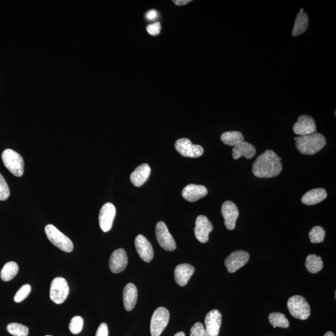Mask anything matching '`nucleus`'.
I'll return each mask as SVG.
<instances>
[{
	"instance_id": "obj_23",
	"label": "nucleus",
	"mask_w": 336,
	"mask_h": 336,
	"mask_svg": "<svg viewBox=\"0 0 336 336\" xmlns=\"http://www.w3.org/2000/svg\"><path fill=\"white\" fill-rule=\"evenodd\" d=\"M326 190L322 188H318L309 190L302 196V202L308 206L315 205L322 202L327 198Z\"/></svg>"
},
{
	"instance_id": "obj_14",
	"label": "nucleus",
	"mask_w": 336,
	"mask_h": 336,
	"mask_svg": "<svg viewBox=\"0 0 336 336\" xmlns=\"http://www.w3.org/2000/svg\"><path fill=\"white\" fill-rule=\"evenodd\" d=\"M221 212L226 228L229 230H234L239 216L238 208L231 201H226L222 206Z\"/></svg>"
},
{
	"instance_id": "obj_27",
	"label": "nucleus",
	"mask_w": 336,
	"mask_h": 336,
	"mask_svg": "<svg viewBox=\"0 0 336 336\" xmlns=\"http://www.w3.org/2000/svg\"><path fill=\"white\" fill-rule=\"evenodd\" d=\"M305 266L310 273L316 274L322 269L323 262L320 256L313 254H309L307 256Z\"/></svg>"
},
{
	"instance_id": "obj_1",
	"label": "nucleus",
	"mask_w": 336,
	"mask_h": 336,
	"mask_svg": "<svg viewBox=\"0 0 336 336\" xmlns=\"http://www.w3.org/2000/svg\"><path fill=\"white\" fill-rule=\"evenodd\" d=\"M282 170L281 158L272 150H266L256 158L252 172L257 178H270L277 176Z\"/></svg>"
},
{
	"instance_id": "obj_40",
	"label": "nucleus",
	"mask_w": 336,
	"mask_h": 336,
	"mask_svg": "<svg viewBox=\"0 0 336 336\" xmlns=\"http://www.w3.org/2000/svg\"><path fill=\"white\" fill-rule=\"evenodd\" d=\"M324 336H336L334 335V333H333L332 332H327L326 333V334H324Z\"/></svg>"
},
{
	"instance_id": "obj_29",
	"label": "nucleus",
	"mask_w": 336,
	"mask_h": 336,
	"mask_svg": "<svg viewBox=\"0 0 336 336\" xmlns=\"http://www.w3.org/2000/svg\"><path fill=\"white\" fill-rule=\"evenodd\" d=\"M8 332L14 336H28L29 335V328L20 323H10L7 326Z\"/></svg>"
},
{
	"instance_id": "obj_32",
	"label": "nucleus",
	"mask_w": 336,
	"mask_h": 336,
	"mask_svg": "<svg viewBox=\"0 0 336 336\" xmlns=\"http://www.w3.org/2000/svg\"><path fill=\"white\" fill-rule=\"evenodd\" d=\"M30 291H32V286L30 284H26L20 288L18 291L16 292L14 297V301L16 302H20L29 296Z\"/></svg>"
},
{
	"instance_id": "obj_24",
	"label": "nucleus",
	"mask_w": 336,
	"mask_h": 336,
	"mask_svg": "<svg viewBox=\"0 0 336 336\" xmlns=\"http://www.w3.org/2000/svg\"><path fill=\"white\" fill-rule=\"evenodd\" d=\"M304 8L301 9L298 14L295 20L294 29L292 30V35L298 36L306 32L309 25V19L308 15L304 12Z\"/></svg>"
},
{
	"instance_id": "obj_4",
	"label": "nucleus",
	"mask_w": 336,
	"mask_h": 336,
	"mask_svg": "<svg viewBox=\"0 0 336 336\" xmlns=\"http://www.w3.org/2000/svg\"><path fill=\"white\" fill-rule=\"evenodd\" d=\"M288 309L292 317L306 320L310 314V308L306 299L300 295L290 297L287 302Z\"/></svg>"
},
{
	"instance_id": "obj_20",
	"label": "nucleus",
	"mask_w": 336,
	"mask_h": 336,
	"mask_svg": "<svg viewBox=\"0 0 336 336\" xmlns=\"http://www.w3.org/2000/svg\"><path fill=\"white\" fill-rule=\"evenodd\" d=\"M138 299V291L133 284H128L124 286L123 292L124 307L126 310L130 312L134 310Z\"/></svg>"
},
{
	"instance_id": "obj_3",
	"label": "nucleus",
	"mask_w": 336,
	"mask_h": 336,
	"mask_svg": "<svg viewBox=\"0 0 336 336\" xmlns=\"http://www.w3.org/2000/svg\"><path fill=\"white\" fill-rule=\"evenodd\" d=\"M4 164L12 174L21 177L24 173V160L18 152L12 149L5 150L2 154Z\"/></svg>"
},
{
	"instance_id": "obj_26",
	"label": "nucleus",
	"mask_w": 336,
	"mask_h": 336,
	"mask_svg": "<svg viewBox=\"0 0 336 336\" xmlns=\"http://www.w3.org/2000/svg\"><path fill=\"white\" fill-rule=\"evenodd\" d=\"M220 139L224 144L230 146H236L244 142V137L240 132H226L222 134Z\"/></svg>"
},
{
	"instance_id": "obj_41",
	"label": "nucleus",
	"mask_w": 336,
	"mask_h": 336,
	"mask_svg": "<svg viewBox=\"0 0 336 336\" xmlns=\"http://www.w3.org/2000/svg\"></svg>"
},
{
	"instance_id": "obj_34",
	"label": "nucleus",
	"mask_w": 336,
	"mask_h": 336,
	"mask_svg": "<svg viewBox=\"0 0 336 336\" xmlns=\"http://www.w3.org/2000/svg\"><path fill=\"white\" fill-rule=\"evenodd\" d=\"M190 336H210L202 323L198 322L190 329Z\"/></svg>"
},
{
	"instance_id": "obj_33",
	"label": "nucleus",
	"mask_w": 336,
	"mask_h": 336,
	"mask_svg": "<svg viewBox=\"0 0 336 336\" xmlns=\"http://www.w3.org/2000/svg\"><path fill=\"white\" fill-rule=\"evenodd\" d=\"M10 190L6 180L0 173V200H5L10 197Z\"/></svg>"
},
{
	"instance_id": "obj_19",
	"label": "nucleus",
	"mask_w": 336,
	"mask_h": 336,
	"mask_svg": "<svg viewBox=\"0 0 336 336\" xmlns=\"http://www.w3.org/2000/svg\"><path fill=\"white\" fill-rule=\"evenodd\" d=\"M207 188L202 185L190 184L186 186L182 192V197L189 202H196L208 194Z\"/></svg>"
},
{
	"instance_id": "obj_8",
	"label": "nucleus",
	"mask_w": 336,
	"mask_h": 336,
	"mask_svg": "<svg viewBox=\"0 0 336 336\" xmlns=\"http://www.w3.org/2000/svg\"><path fill=\"white\" fill-rule=\"evenodd\" d=\"M175 148L182 156L188 158H198L204 154L203 148L200 145L193 144L188 138H180L175 142Z\"/></svg>"
},
{
	"instance_id": "obj_31",
	"label": "nucleus",
	"mask_w": 336,
	"mask_h": 336,
	"mask_svg": "<svg viewBox=\"0 0 336 336\" xmlns=\"http://www.w3.org/2000/svg\"><path fill=\"white\" fill-rule=\"evenodd\" d=\"M84 326L83 318L80 316H76L71 320L70 324V330L74 334H80L82 332Z\"/></svg>"
},
{
	"instance_id": "obj_13",
	"label": "nucleus",
	"mask_w": 336,
	"mask_h": 336,
	"mask_svg": "<svg viewBox=\"0 0 336 336\" xmlns=\"http://www.w3.org/2000/svg\"><path fill=\"white\" fill-rule=\"evenodd\" d=\"M294 132L299 136H306L317 133L314 120L307 114L300 116L294 124Z\"/></svg>"
},
{
	"instance_id": "obj_37",
	"label": "nucleus",
	"mask_w": 336,
	"mask_h": 336,
	"mask_svg": "<svg viewBox=\"0 0 336 336\" xmlns=\"http://www.w3.org/2000/svg\"><path fill=\"white\" fill-rule=\"evenodd\" d=\"M157 17L158 12L154 10H150L146 14V18L150 20V21H154V20L157 18Z\"/></svg>"
},
{
	"instance_id": "obj_18",
	"label": "nucleus",
	"mask_w": 336,
	"mask_h": 336,
	"mask_svg": "<svg viewBox=\"0 0 336 336\" xmlns=\"http://www.w3.org/2000/svg\"><path fill=\"white\" fill-rule=\"evenodd\" d=\"M195 272L194 267L192 264H179L174 269L176 282L180 286L186 285Z\"/></svg>"
},
{
	"instance_id": "obj_15",
	"label": "nucleus",
	"mask_w": 336,
	"mask_h": 336,
	"mask_svg": "<svg viewBox=\"0 0 336 336\" xmlns=\"http://www.w3.org/2000/svg\"><path fill=\"white\" fill-rule=\"evenodd\" d=\"M222 320V314L218 310H211L206 316L205 329L210 336H218L220 334Z\"/></svg>"
},
{
	"instance_id": "obj_28",
	"label": "nucleus",
	"mask_w": 336,
	"mask_h": 336,
	"mask_svg": "<svg viewBox=\"0 0 336 336\" xmlns=\"http://www.w3.org/2000/svg\"><path fill=\"white\" fill-rule=\"evenodd\" d=\"M270 322L274 328H288L290 326L289 320L285 315L280 312H273L269 315Z\"/></svg>"
},
{
	"instance_id": "obj_39",
	"label": "nucleus",
	"mask_w": 336,
	"mask_h": 336,
	"mask_svg": "<svg viewBox=\"0 0 336 336\" xmlns=\"http://www.w3.org/2000/svg\"><path fill=\"white\" fill-rule=\"evenodd\" d=\"M174 336H186L185 333L184 332H178Z\"/></svg>"
},
{
	"instance_id": "obj_6",
	"label": "nucleus",
	"mask_w": 336,
	"mask_h": 336,
	"mask_svg": "<svg viewBox=\"0 0 336 336\" xmlns=\"http://www.w3.org/2000/svg\"><path fill=\"white\" fill-rule=\"evenodd\" d=\"M170 312L166 308H157L152 316L150 324L152 336H160L167 327L170 320Z\"/></svg>"
},
{
	"instance_id": "obj_12",
	"label": "nucleus",
	"mask_w": 336,
	"mask_h": 336,
	"mask_svg": "<svg viewBox=\"0 0 336 336\" xmlns=\"http://www.w3.org/2000/svg\"><path fill=\"white\" fill-rule=\"evenodd\" d=\"M213 230V225L205 216H198L196 220L194 234L196 238L200 243L208 241L210 234Z\"/></svg>"
},
{
	"instance_id": "obj_16",
	"label": "nucleus",
	"mask_w": 336,
	"mask_h": 336,
	"mask_svg": "<svg viewBox=\"0 0 336 336\" xmlns=\"http://www.w3.org/2000/svg\"><path fill=\"white\" fill-rule=\"evenodd\" d=\"M128 264V257L126 251L119 248L112 254L109 260V267L114 274H119L124 270Z\"/></svg>"
},
{
	"instance_id": "obj_10",
	"label": "nucleus",
	"mask_w": 336,
	"mask_h": 336,
	"mask_svg": "<svg viewBox=\"0 0 336 336\" xmlns=\"http://www.w3.org/2000/svg\"><path fill=\"white\" fill-rule=\"evenodd\" d=\"M250 258V254L246 251L238 250L232 252L226 257L225 266L229 273L233 274L246 266Z\"/></svg>"
},
{
	"instance_id": "obj_25",
	"label": "nucleus",
	"mask_w": 336,
	"mask_h": 336,
	"mask_svg": "<svg viewBox=\"0 0 336 336\" xmlns=\"http://www.w3.org/2000/svg\"><path fill=\"white\" fill-rule=\"evenodd\" d=\"M19 271V266L16 262H9L4 264L1 271L2 281L9 282L16 276Z\"/></svg>"
},
{
	"instance_id": "obj_21",
	"label": "nucleus",
	"mask_w": 336,
	"mask_h": 336,
	"mask_svg": "<svg viewBox=\"0 0 336 336\" xmlns=\"http://www.w3.org/2000/svg\"><path fill=\"white\" fill-rule=\"evenodd\" d=\"M151 168L148 164H142L137 167L132 173L130 180L134 186L140 187L148 179Z\"/></svg>"
},
{
	"instance_id": "obj_9",
	"label": "nucleus",
	"mask_w": 336,
	"mask_h": 336,
	"mask_svg": "<svg viewBox=\"0 0 336 336\" xmlns=\"http://www.w3.org/2000/svg\"><path fill=\"white\" fill-rule=\"evenodd\" d=\"M156 236L160 246L165 250L173 251L176 248V244L164 222H159L156 226Z\"/></svg>"
},
{
	"instance_id": "obj_38",
	"label": "nucleus",
	"mask_w": 336,
	"mask_h": 336,
	"mask_svg": "<svg viewBox=\"0 0 336 336\" xmlns=\"http://www.w3.org/2000/svg\"><path fill=\"white\" fill-rule=\"evenodd\" d=\"M192 2V0H174V1H172L175 4L178 5V6H182V5L187 4Z\"/></svg>"
},
{
	"instance_id": "obj_2",
	"label": "nucleus",
	"mask_w": 336,
	"mask_h": 336,
	"mask_svg": "<svg viewBox=\"0 0 336 336\" xmlns=\"http://www.w3.org/2000/svg\"><path fill=\"white\" fill-rule=\"evenodd\" d=\"M296 148L302 154L312 155L324 148L326 139L322 134L314 133L294 138Z\"/></svg>"
},
{
	"instance_id": "obj_7",
	"label": "nucleus",
	"mask_w": 336,
	"mask_h": 336,
	"mask_svg": "<svg viewBox=\"0 0 336 336\" xmlns=\"http://www.w3.org/2000/svg\"><path fill=\"white\" fill-rule=\"evenodd\" d=\"M70 294L67 281L62 277H56L52 280L50 288V298L56 304H63Z\"/></svg>"
},
{
	"instance_id": "obj_5",
	"label": "nucleus",
	"mask_w": 336,
	"mask_h": 336,
	"mask_svg": "<svg viewBox=\"0 0 336 336\" xmlns=\"http://www.w3.org/2000/svg\"><path fill=\"white\" fill-rule=\"evenodd\" d=\"M45 233L50 242L61 250L68 253L73 250L74 244L72 240L61 232L54 226L49 224L46 226Z\"/></svg>"
},
{
	"instance_id": "obj_35",
	"label": "nucleus",
	"mask_w": 336,
	"mask_h": 336,
	"mask_svg": "<svg viewBox=\"0 0 336 336\" xmlns=\"http://www.w3.org/2000/svg\"><path fill=\"white\" fill-rule=\"evenodd\" d=\"M161 24L159 22H154V24H150L147 26L146 30L152 36H158L161 32Z\"/></svg>"
},
{
	"instance_id": "obj_30",
	"label": "nucleus",
	"mask_w": 336,
	"mask_h": 336,
	"mask_svg": "<svg viewBox=\"0 0 336 336\" xmlns=\"http://www.w3.org/2000/svg\"><path fill=\"white\" fill-rule=\"evenodd\" d=\"M326 232L324 229L320 226H315L312 228L309 233V238L310 242L312 244H320L324 240Z\"/></svg>"
},
{
	"instance_id": "obj_11",
	"label": "nucleus",
	"mask_w": 336,
	"mask_h": 336,
	"mask_svg": "<svg viewBox=\"0 0 336 336\" xmlns=\"http://www.w3.org/2000/svg\"><path fill=\"white\" fill-rule=\"evenodd\" d=\"M116 215V208L112 203L105 204L99 213L98 220L102 230L104 232L110 231Z\"/></svg>"
},
{
	"instance_id": "obj_22",
	"label": "nucleus",
	"mask_w": 336,
	"mask_h": 336,
	"mask_svg": "<svg viewBox=\"0 0 336 336\" xmlns=\"http://www.w3.org/2000/svg\"><path fill=\"white\" fill-rule=\"evenodd\" d=\"M256 154V148L248 142H242L234 146L232 156L234 160H238L242 156L246 159H252Z\"/></svg>"
},
{
	"instance_id": "obj_17",
	"label": "nucleus",
	"mask_w": 336,
	"mask_h": 336,
	"mask_svg": "<svg viewBox=\"0 0 336 336\" xmlns=\"http://www.w3.org/2000/svg\"><path fill=\"white\" fill-rule=\"evenodd\" d=\"M137 253L142 260L147 263L154 258V251L152 244L144 236L138 235L134 240Z\"/></svg>"
},
{
	"instance_id": "obj_36",
	"label": "nucleus",
	"mask_w": 336,
	"mask_h": 336,
	"mask_svg": "<svg viewBox=\"0 0 336 336\" xmlns=\"http://www.w3.org/2000/svg\"><path fill=\"white\" fill-rule=\"evenodd\" d=\"M96 336H108V330L106 323H102L96 330Z\"/></svg>"
}]
</instances>
